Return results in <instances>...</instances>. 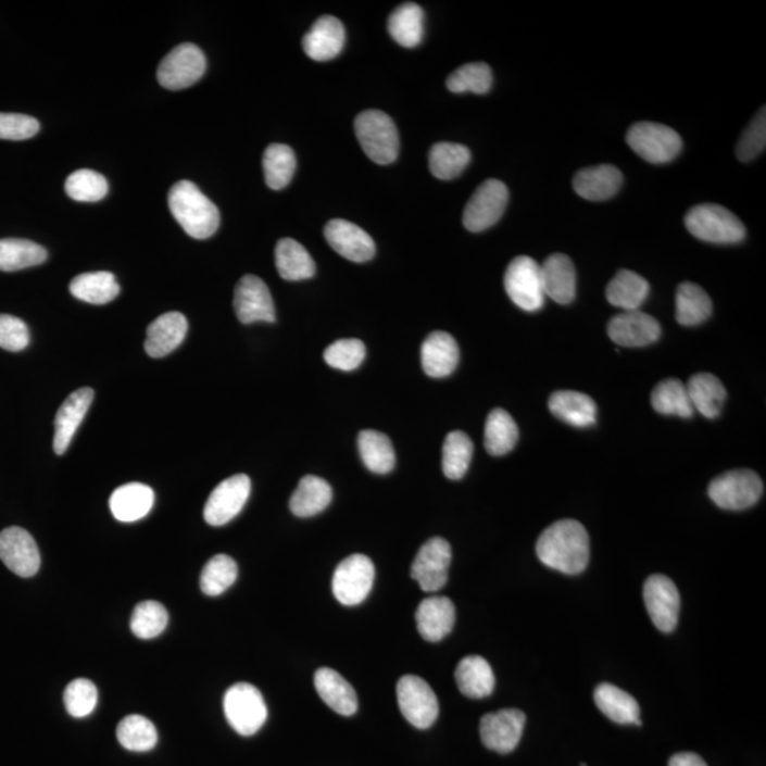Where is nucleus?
<instances>
[{"mask_svg": "<svg viewBox=\"0 0 766 766\" xmlns=\"http://www.w3.org/2000/svg\"><path fill=\"white\" fill-rule=\"evenodd\" d=\"M448 88L452 92H476L486 95L493 86V73L486 63H468L450 74Z\"/></svg>", "mask_w": 766, "mask_h": 766, "instance_id": "8fccbe9b", "label": "nucleus"}, {"mask_svg": "<svg viewBox=\"0 0 766 766\" xmlns=\"http://www.w3.org/2000/svg\"><path fill=\"white\" fill-rule=\"evenodd\" d=\"M552 415L575 427H589L597 422V403L582 392L558 391L548 402Z\"/></svg>", "mask_w": 766, "mask_h": 766, "instance_id": "7c9ffc66", "label": "nucleus"}, {"mask_svg": "<svg viewBox=\"0 0 766 766\" xmlns=\"http://www.w3.org/2000/svg\"><path fill=\"white\" fill-rule=\"evenodd\" d=\"M297 166L294 151L285 143H272L264 151L263 171L267 187L281 190L291 183Z\"/></svg>", "mask_w": 766, "mask_h": 766, "instance_id": "a18cd8bd", "label": "nucleus"}, {"mask_svg": "<svg viewBox=\"0 0 766 766\" xmlns=\"http://www.w3.org/2000/svg\"><path fill=\"white\" fill-rule=\"evenodd\" d=\"M624 175L613 165H598L579 171L574 178L575 192L587 201L601 202L615 197Z\"/></svg>", "mask_w": 766, "mask_h": 766, "instance_id": "bb28decb", "label": "nucleus"}, {"mask_svg": "<svg viewBox=\"0 0 766 766\" xmlns=\"http://www.w3.org/2000/svg\"><path fill=\"white\" fill-rule=\"evenodd\" d=\"M117 740L125 750L147 752L158 742L155 726L142 715H128L117 727Z\"/></svg>", "mask_w": 766, "mask_h": 766, "instance_id": "de8ad7c7", "label": "nucleus"}, {"mask_svg": "<svg viewBox=\"0 0 766 766\" xmlns=\"http://www.w3.org/2000/svg\"><path fill=\"white\" fill-rule=\"evenodd\" d=\"M234 306L240 323L276 322L272 292L262 278L252 274L241 277L236 286Z\"/></svg>", "mask_w": 766, "mask_h": 766, "instance_id": "dca6fc26", "label": "nucleus"}, {"mask_svg": "<svg viewBox=\"0 0 766 766\" xmlns=\"http://www.w3.org/2000/svg\"><path fill=\"white\" fill-rule=\"evenodd\" d=\"M70 292L88 304L102 305L117 299L120 286L110 272L85 273L70 282Z\"/></svg>", "mask_w": 766, "mask_h": 766, "instance_id": "c9c22d12", "label": "nucleus"}, {"mask_svg": "<svg viewBox=\"0 0 766 766\" xmlns=\"http://www.w3.org/2000/svg\"><path fill=\"white\" fill-rule=\"evenodd\" d=\"M355 134L362 150L376 164L389 165L397 161L398 129L388 114L378 110L364 111L355 120Z\"/></svg>", "mask_w": 766, "mask_h": 766, "instance_id": "20e7f679", "label": "nucleus"}, {"mask_svg": "<svg viewBox=\"0 0 766 766\" xmlns=\"http://www.w3.org/2000/svg\"><path fill=\"white\" fill-rule=\"evenodd\" d=\"M473 452H475V445L463 431L456 430L445 436L442 463L444 476L450 480H460L466 476Z\"/></svg>", "mask_w": 766, "mask_h": 766, "instance_id": "49530a36", "label": "nucleus"}, {"mask_svg": "<svg viewBox=\"0 0 766 766\" xmlns=\"http://www.w3.org/2000/svg\"><path fill=\"white\" fill-rule=\"evenodd\" d=\"M0 560L21 578L35 577L40 569V552L26 529L9 527L0 532Z\"/></svg>", "mask_w": 766, "mask_h": 766, "instance_id": "f3484780", "label": "nucleus"}, {"mask_svg": "<svg viewBox=\"0 0 766 766\" xmlns=\"http://www.w3.org/2000/svg\"><path fill=\"white\" fill-rule=\"evenodd\" d=\"M223 710L230 727L243 737L254 736L267 719L266 701L249 682H238L226 691Z\"/></svg>", "mask_w": 766, "mask_h": 766, "instance_id": "39448f33", "label": "nucleus"}, {"mask_svg": "<svg viewBox=\"0 0 766 766\" xmlns=\"http://www.w3.org/2000/svg\"><path fill=\"white\" fill-rule=\"evenodd\" d=\"M48 260V250L35 241L0 239V272H17L39 266Z\"/></svg>", "mask_w": 766, "mask_h": 766, "instance_id": "79ce46f5", "label": "nucleus"}, {"mask_svg": "<svg viewBox=\"0 0 766 766\" xmlns=\"http://www.w3.org/2000/svg\"><path fill=\"white\" fill-rule=\"evenodd\" d=\"M422 366L431 378H445L457 368L460 351L456 340L443 331L431 332L422 346Z\"/></svg>", "mask_w": 766, "mask_h": 766, "instance_id": "a878e982", "label": "nucleus"}, {"mask_svg": "<svg viewBox=\"0 0 766 766\" xmlns=\"http://www.w3.org/2000/svg\"><path fill=\"white\" fill-rule=\"evenodd\" d=\"M332 489L327 481L317 476L301 478L299 487L291 495V513L300 518L314 517L331 504Z\"/></svg>", "mask_w": 766, "mask_h": 766, "instance_id": "72a5a7b5", "label": "nucleus"}, {"mask_svg": "<svg viewBox=\"0 0 766 766\" xmlns=\"http://www.w3.org/2000/svg\"><path fill=\"white\" fill-rule=\"evenodd\" d=\"M452 547L444 538L435 537L422 545L411 568V577L425 592L442 589L449 579Z\"/></svg>", "mask_w": 766, "mask_h": 766, "instance_id": "4468645a", "label": "nucleus"}, {"mask_svg": "<svg viewBox=\"0 0 766 766\" xmlns=\"http://www.w3.org/2000/svg\"><path fill=\"white\" fill-rule=\"evenodd\" d=\"M524 726H526V714L519 710H500V712L486 714L480 721L482 744L499 754H508L517 749Z\"/></svg>", "mask_w": 766, "mask_h": 766, "instance_id": "a211bd4d", "label": "nucleus"}, {"mask_svg": "<svg viewBox=\"0 0 766 766\" xmlns=\"http://www.w3.org/2000/svg\"><path fill=\"white\" fill-rule=\"evenodd\" d=\"M713 313L712 299L707 292L693 282H682L676 296V318L686 327L707 322Z\"/></svg>", "mask_w": 766, "mask_h": 766, "instance_id": "ea45409f", "label": "nucleus"}, {"mask_svg": "<svg viewBox=\"0 0 766 766\" xmlns=\"http://www.w3.org/2000/svg\"><path fill=\"white\" fill-rule=\"evenodd\" d=\"M346 45V29L337 17L323 16L304 36L305 54L315 62H328L341 53Z\"/></svg>", "mask_w": 766, "mask_h": 766, "instance_id": "b1692460", "label": "nucleus"}, {"mask_svg": "<svg viewBox=\"0 0 766 766\" xmlns=\"http://www.w3.org/2000/svg\"><path fill=\"white\" fill-rule=\"evenodd\" d=\"M454 621H456V607L449 598H426L417 607V630L427 642L436 643L443 640L453 630Z\"/></svg>", "mask_w": 766, "mask_h": 766, "instance_id": "5701e85b", "label": "nucleus"}, {"mask_svg": "<svg viewBox=\"0 0 766 766\" xmlns=\"http://www.w3.org/2000/svg\"><path fill=\"white\" fill-rule=\"evenodd\" d=\"M629 147L650 164H667L679 155L682 141L670 127L656 123H638L626 136Z\"/></svg>", "mask_w": 766, "mask_h": 766, "instance_id": "0eeeda50", "label": "nucleus"}, {"mask_svg": "<svg viewBox=\"0 0 766 766\" xmlns=\"http://www.w3.org/2000/svg\"><path fill=\"white\" fill-rule=\"evenodd\" d=\"M66 193L77 202H99L109 193V183L99 172L76 171L66 180Z\"/></svg>", "mask_w": 766, "mask_h": 766, "instance_id": "603ef678", "label": "nucleus"}, {"mask_svg": "<svg viewBox=\"0 0 766 766\" xmlns=\"http://www.w3.org/2000/svg\"><path fill=\"white\" fill-rule=\"evenodd\" d=\"M39 129V121L29 115L0 113V139L25 141L34 138Z\"/></svg>", "mask_w": 766, "mask_h": 766, "instance_id": "13d9d810", "label": "nucleus"}, {"mask_svg": "<svg viewBox=\"0 0 766 766\" xmlns=\"http://www.w3.org/2000/svg\"><path fill=\"white\" fill-rule=\"evenodd\" d=\"M168 620V612L160 602H141L133 612L131 630L137 638L150 640L156 638L166 629Z\"/></svg>", "mask_w": 766, "mask_h": 766, "instance_id": "3c124183", "label": "nucleus"}, {"mask_svg": "<svg viewBox=\"0 0 766 766\" xmlns=\"http://www.w3.org/2000/svg\"><path fill=\"white\" fill-rule=\"evenodd\" d=\"M252 481L246 475H236L222 481L204 505V522L209 526L222 527L238 517L244 504L248 503Z\"/></svg>", "mask_w": 766, "mask_h": 766, "instance_id": "2eb2a0df", "label": "nucleus"}, {"mask_svg": "<svg viewBox=\"0 0 766 766\" xmlns=\"http://www.w3.org/2000/svg\"><path fill=\"white\" fill-rule=\"evenodd\" d=\"M97 701H99V691L95 682L88 679L73 680L64 691V705L74 718H85L95 712Z\"/></svg>", "mask_w": 766, "mask_h": 766, "instance_id": "864d4df0", "label": "nucleus"}, {"mask_svg": "<svg viewBox=\"0 0 766 766\" xmlns=\"http://www.w3.org/2000/svg\"><path fill=\"white\" fill-rule=\"evenodd\" d=\"M686 388L694 412H700L707 419H715L719 416L724 403H726L727 391L717 376L707 373L691 376Z\"/></svg>", "mask_w": 766, "mask_h": 766, "instance_id": "2f4dec72", "label": "nucleus"}, {"mask_svg": "<svg viewBox=\"0 0 766 766\" xmlns=\"http://www.w3.org/2000/svg\"><path fill=\"white\" fill-rule=\"evenodd\" d=\"M472 153L467 147L453 142H439L431 147L429 166L431 174L438 179L457 178L470 164Z\"/></svg>", "mask_w": 766, "mask_h": 766, "instance_id": "37998d69", "label": "nucleus"}, {"mask_svg": "<svg viewBox=\"0 0 766 766\" xmlns=\"http://www.w3.org/2000/svg\"><path fill=\"white\" fill-rule=\"evenodd\" d=\"M649 290V282L638 273L620 271L607 286L606 299L613 306L636 311L646 301Z\"/></svg>", "mask_w": 766, "mask_h": 766, "instance_id": "4c0bfd02", "label": "nucleus"}, {"mask_svg": "<svg viewBox=\"0 0 766 766\" xmlns=\"http://www.w3.org/2000/svg\"><path fill=\"white\" fill-rule=\"evenodd\" d=\"M686 227L694 238L715 244H736L745 239L741 221L718 204H700L686 215Z\"/></svg>", "mask_w": 766, "mask_h": 766, "instance_id": "7ed1b4c3", "label": "nucleus"}, {"mask_svg": "<svg viewBox=\"0 0 766 766\" xmlns=\"http://www.w3.org/2000/svg\"><path fill=\"white\" fill-rule=\"evenodd\" d=\"M95 391L91 388H81L73 392L60 406L54 420V442L55 454L67 452L70 443L76 435L78 426L85 420L88 409H90Z\"/></svg>", "mask_w": 766, "mask_h": 766, "instance_id": "412c9836", "label": "nucleus"}, {"mask_svg": "<svg viewBox=\"0 0 766 766\" xmlns=\"http://www.w3.org/2000/svg\"><path fill=\"white\" fill-rule=\"evenodd\" d=\"M168 204L172 216L190 238L209 239L219 229V209L190 180H180L171 188Z\"/></svg>", "mask_w": 766, "mask_h": 766, "instance_id": "f03ea898", "label": "nucleus"}, {"mask_svg": "<svg viewBox=\"0 0 766 766\" xmlns=\"http://www.w3.org/2000/svg\"><path fill=\"white\" fill-rule=\"evenodd\" d=\"M607 334L617 346L628 348L648 347L661 338L662 328L656 318L642 311H625L611 319Z\"/></svg>", "mask_w": 766, "mask_h": 766, "instance_id": "6ab92c4d", "label": "nucleus"}, {"mask_svg": "<svg viewBox=\"0 0 766 766\" xmlns=\"http://www.w3.org/2000/svg\"><path fill=\"white\" fill-rule=\"evenodd\" d=\"M276 267L287 281H301L315 274V263L303 244L294 239H281L276 246Z\"/></svg>", "mask_w": 766, "mask_h": 766, "instance_id": "e433bc0d", "label": "nucleus"}, {"mask_svg": "<svg viewBox=\"0 0 766 766\" xmlns=\"http://www.w3.org/2000/svg\"><path fill=\"white\" fill-rule=\"evenodd\" d=\"M537 555L542 564L558 573H583L591 556L587 529L575 519H560L538 538Z\"/></svg>", "mask_w": 766, "mask_h": 766, "instance_id": "f257e3e1", "label": "nucleus"}, {"mask_svg": "<svg viewBox=\"0 0 766 766\" xmlns=\"http://www.w3.org/2000/svg\"><path fill=\"white\" fill-rule=\"evenodd\" d=\"M504 286L511 301L519 309L536 313L544 306L540 264L528 255H518L508 264Z\"/></svg>", "mask_w": 766, "mask_h": 766, "instance_id": "6e6552de", "label": "nucleus"}, {"mask_svg": "<svg viewBox=\"0 0 766 766\" xmlns=\"http://www.w3.org/2000/svg\"><path fill=\"white\" fill-rule=\"evenodd\" d=\"M397 695L403 717L419 730L434 726L439 717V700L424 679L403 676L398 681Z\"/></svg>", "mask_w": 766, "mask_h": 766, "instance_id": "9b49d317", "label": "nucleus"}, {"mask_svg": "<svg viewBox=\"0 0 766 766\" xmlns=\"http://www.w3.org/2000/svg\"><path fill=\"white\" fill-rule=\"evenodd\" d=\"M315 690L334 712L350 717L357 710V698L354 687L340 673L329 667L318 668L314 676Z\"/></svg>", "mask_w": 766, "mask_h": 766, "instance_id": "cd10ccee", "label": "nucleus"}, {"mask_svg": "<svg viewBox=\"0 0 766 766\" xmlns=\"http://www.w3.org/2000/svg\"><path fill=\"white\" fill-rule=\"evenodd\" d=\"M644 605L654 626L663 633H671L679 624L681 599L670 578L652 575L644 582Z\"/></svg>", "mask_w": 766, "mask_h": 766, "instance_id": "ddd939ff", "label": "nucleus"}, {"mask_svg": "<svg viewBox=\"0 0 766 766\" xmlns=\"http://www.w3.org/2000/svg\"><path fill=\"white\" fill-rule=\"evenodd\" d=\"M764 493V482L752 470H732L714 478L708 487L710 499L719 508L741 511L758 503Z\"/></svg>", "mask_w": 766, "mask_h": 766, "instance_id": "423d86ee", "label": "nucleus"}, {"mask_svg": "<svg viewBox=\"0 0 766 766\" xmlns=\"http://www.w3.org/2000/svg\"><path fill=\"white\" fill-rule=\"evenodd\" d=\"M518 442V426L504 409H494L487 416L485 445L491 456H504Z\"/></svg>", "mask_w": 766, "mask_h": 766, "instance_id": "a19ab883", "label": "nucleus"}, {"mask_svg": "<svg viewBox=\"0 0 766 766\" xmlns=\"http://www.w3.org/2000/svg\"><path fill=\"white\" fill-rule=\"evenodd\" d=\"M375 566L366 555L354 554L337 566L332 577V592L346 606L364 602L374 587Z\"/></svg>", "mask_w": 766, "mask_h": 766, "instance_id": "9d476101", "label": "nucleus"}, {"mask_svg": "<svg viewBox=\"0 0 766 766\" xmlns=\"http://www.w3.org/2000/svg\"><path fill=\"white\" fill-rule=\"evenodd\" d=\"M668 766H707V764L693 752H680V754L671 756L670 761H668Z\"/></svg>", "mask_w": 766, "mask_h": 766, "instance_id": "bf43d9fd", "label": "nucleus"}, {"mask_svg": "<svg viewBox=\"0 0 766 766\" xmlns=\"http://www.w3.org/2000/svg\"><path fill=\"white\" fill-rule=\"evenodd\" d=\"M766 146V115L765 109L761 110L752 120L750 127L742 134L737 146V156L742 162L755 160Z\"/></svg>", "mask_w": 766, "mask_h": 766, "instance_id": "6e6d98bb", "label": "nucleus"}, {"mask_svg": "<svg viewBox=\"0 0 766 766\" xmlns=\"http://www.w3.org/2000/svg\"><path fill=\"white\" fill-rule=\"evenodd\" d=\"M456 682L459 690L468 699L489 698L494 691L495 677L490 663L481 656H467L457 664Z\"/></svg>", "mask_w": 766, "mask_h": 766, "instance_id": "c756f323", "label": "nucleus"}, {"mask_svg": "<svg viewBox=\"0 0 766 766\" xmlns=\"http://www.w3.org/2000/svg\"><path fill=\"white\" fill-rule=\"evenodd\" d=\"M593 698H595L598 708L611 721L620 724V726H625V724L642 726L638 701L626 691L619 689V687L610 685V682H602L601 686L597 687Z\"/></svg>", "mask_w": 766, "mask_h": 766, "instance_id": "473e14b6", "label": "nucleus"}, {"mask_svg": "<svg viewBox=\"0 0 766 766\" xmlns=\"http://www.w3.org/2000/svg\"><path fill=\"white\" fill-rule=\"evenodd\" d=\"M366 355L365 343L360 340H340L324 351V361L334 369L354 371Z\"/></svg>", "mask_w": 766, "mask_h": 766, "instance_id": "5fc2aeb1", "label": "nucleus"}, {"mask_svg": "<svg viewBox=\"0 0 766 766\" xmlns=\"http://www.w3.org/2000/svg\"><path fill=\"white\" fill-rule=\"evenodd\" d=\"M206 70L203 51L193 43L172 49L158 67V81L166 90L178 91L201 80Z\"/></svg>", "mask_w": 766, "mask_h": 766, "instance_id": "1a4fd4ad", "label": "nucleus"}, {"mask_svg": "<svg viewBox=\"0 0 766 766\" xmlns=\"http://www.w3.org/2000/svg\"><path fill=\"white\" fill-rule=\"evenodd\" d=\"M389 34L403 48L420 45L425 35V13L419 4L407 2L394 9L388 22Z\"/></svg>", "mask_w": 766, "mask_h": 766, "instance_id": "f704fd0d", "label": "nucleus"}, {"mask_svg": "<svg viewBox=\"0 0 766 766\" xmlns=\"http://www.w3.org/2000/svg\"><path fill=\"white\" fill-rule=\"evenodd\" d=\"M652 405L654 411L666 416H679L690 419L694 415L689 392L679 379H666L653 389Z\"/></svg>", "mask_w": 766, "mask_h": 766, "instance_id": "c03bdc74", "label": "nucleus"}, {"mask_svg": "<svg viewBox=\"0 0 766 766\" xmlns=\"http://www.w3.org/2000/svg\"><path fill=\"white\" fill-rule=\"evenodd\" d=\"M508 203V189L501 180L489 179L473 193L463 213L467 230L482 231L501 219Z\"/></svg>", "mask_w": 766, "mask_h": 766, "instance_id": "f8f14e48", "label": "nucleus"}, {"mask_svg": "<svg viewBox=\"0 0 766 766\" xmlns=\"http://www.w3.org/2000/svg\"><path fill=\"white\" fill-rule=\"evenodd\" d=\"M324 235L329 246L351 262L365 263L375 255L373 238L354 223L343 219L329 221Z\"/></svg>", "mask_w": 766, "mask_h": 766, "instance_id": "aec40b11", "label": "nucleus"}, {"mask_svg": "<svg viewBox=\"0 0 766 766\" xmlns=\"http://www.w3.org/2000/svg\"><path fill=\"white\" fill-rule=\"evenodd\" d=\"M188 334V319L178 311L162 314L147 329L146 351L152 357H164L184 342Z\"/></svg>", "mask_w": 766, "mask_h": 766, "instance_id": "393cba45", "label": "nucleus"}, {"mask_svg": "<svg viewBox=\"0 0 766 766\" xmlns=\"http://www.w3.org/2000/svg\"><path fill=\"white\" fill-rule=\"evenodd\" d=\"M155 501L151 487L141 482H128L118 487L110 499V508L121 523L138 522L150 514Z\"/></svg>", "mask_w": 766, "mask_h": 766, "instance_id": "c85d7f7f", "label": "nucleus"}, {"mask_svg": "<svg viewBox=\"0 0 766 766\" xmlns=\"http://www.w3.org/2000/svg\"><path fill=\"white\" fill-rule=\"evenodd\" d=\"M238 564L229 555L219 554L206 562L201 575L204 595L219 597L238 579Z\"/></svg>", "mask_w": 766, "mask_h": 766, "instance_id": "09e8293b", "label": "nucleus"}, {"mask_svg": "<svg viewBox=\"0 0 766 766\" xmlns=\"http://www.w3.org/2000/svg\"><path fill=\"white\" fill-rule=\"evenodd\" d=\"M30 343L29 328L23 319L9 314H0V348L18 352Z\"/></svg>", "mask_w": 766, "mask_h": 766, "instance_id": "4d7b16f0", "label": "nucleus"}, {"mask_svg": "<svg viewBox=\"0 0 766 766\" xmlns=\"http://www.w3.org/2000/svg\"><path fill=\"white\" fill-rule=\"evenodd\" d=\"M357 448L362 462L376 475H388L394 467L397 456L391 439L376 430H362L357 436Z\"/></svg>", "mask_w": 766, "mask_h": 766, "instance_id": "58836bf2", "label": "nucleus"}, {"mask_svg": "<svg viewBox=\"0 0 766 766\" xmlns=\"http://www.w3.org/2000/svg\"><path fill=\"white\" fill-rule=\"evenodd\" d=\"M542 290L558 304H570L577 296V273L568 255L551 254L540 266Z\"/></svg>", "mask_w": 766, "mask_h": 766, "instance_id": "4be33fe9", "label": "nucleus"}]
</instances>
